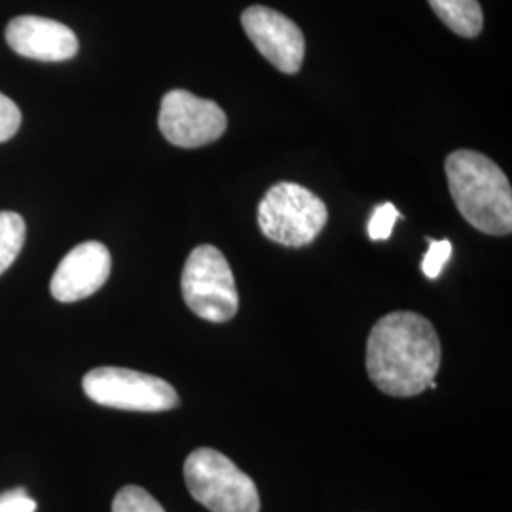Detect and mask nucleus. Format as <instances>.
I'll list each match as a JSON object with an SVG mask.
<instances>
[{"mask_svg": "<svg viewBox=\"0 0 512 512\" xmlns=\"http://www.w3.org/2000/svg\"><path fill=\"white\" fill-rule=\"evenodd\" d=\"M241 25L256 50L264 55L277 71L296 74L302 69L306 40L293 19L268 6H249L241 14Z\"/></svg>", "mask_w": 512, "mask_h": 512, "instance_id": "obj_8", "label": "nucleus"}, {"mask_svg": "<svg viewBox=\"0 0 512 512\" xmlns=\"http://www.w3.org/2000/svg\"><path fill=\"white\" fill-rule=\"evenodd\" d=\"M442 349L435 327L414 311L384 315L366 342V372L391 397H414L435 380Z\"/></svg>", "mask_w": 512, "mask_h": 512, "instance_id": "obj_1", "label": "nucleus"}, {"mask_svg": "<svg viewBox=\"0 0 512 512\" xmlns=\"http://www.w3.org/2000/svg\"><path fill=\"white\" fill-rule=\"evenodd\" d=\"M37 503L23 488L0 494V512H35Z\"/></svg>", "mask_w": 512, "mask_h": 512, "instance_id": "obj_17", "label": "nucleus"}, {"mask_svg": "<svg viewBox=\"0 0 512 512\" xmlns=\"http://www.w3.org/2000/svg\"><path fill=\"white\" fill-rule=\"evenodd\" d=\"M181 289L186 306L211 323H226L236 317L238 289L232 268L217 247H196L184 264Z\"/></svg>", "mask_w": 512, "mask_h": 512, "instance_id": "obj_5", "label": "nucleus"}, {"mask_svg": "<svg viewBox=\"0 0 512 512\" xmlns=\"http://www.w3.org/2000/svg\"><path fill=\"white\" fill-rule=\"evenodd\" d=\"M82 387L93 403L116 410L165 412L179 406V395L173 385L129 368H93L84 376Z\"/></svg>", "mask_w": 512, "mask_h": 512, "instance_id": "obj_6", "label": "nucleus"}, {"mask_svg": "<svg viewBox=\"0 0 512 512\" xmlns=\"http://www.w3.org/2000/svg\"><path fill=\"white\" fill-rule=\"evenodd\" d=\"M399 219V211L393 203H382L374 209L368 222V238L372 241H385L391 238L393 226Z\"/></svg>", "mask_w": 512, "mask_h": 512, "instance_id": "obj_14", "label": "nucleus"}, {"mask_svg": "<svg viewBox=\"0 0 512 512\" xmlns=\"http://www.w3.org/2000/svg\"><path fill=\"white\" fill-rule=\"evenodd\" d=\"M429 6L459 37L475 38L482 33L484 14L478 0H429Z\"/></svg>", "mask_w": 512, "mask_h": 512, "instance_id": "obj_11", "label": "nucleus"}, {"mask_svg": "<svg viewBox=\"0 0 512 512\" xmlns=\"http://www.w3.org/2000/svg\"><path fill=\"white\" fill-rule=\"evenodd\" d=\"M158 124L171 145L200 148L215 143L224 135L228 118L215 101L202 99L186 90H171L162 99Z\"/></svg>", "mask_w": 512, "mask_h": 512, "instance_id": "obj_7", "label": "nucleus"}, {"mask_svg": "<svg viewBox=\"0 0 512 512\" xmlns=\"http://www.w3.org/2000/svg\"><path fill=\"white\" fill-rule=\"evenodd\" d=\"M112 512H165L164 507L139 486H124L112 501Z\"/></svg>", "mask_w": 512, "mask_h": 512, "instance_id": "obj_13", "label": "nucleus"}, {"mask_svg": "<svg viewBox=\"0 0 512 512\" xmlns=\"http://www.w3.org/2000/svg\"><path fill=\"white\" fill-rule=\"evenodd\" d=\"M329 220L325 202L296 183H277L258 205L262 234L285 247H306L323 232Z\"/></svg>", "mask_w": 512, "mask_h": 512, "instance_id": "obj_4", "label": "nucleus"}, {"mask_svg": "<svg viewBox=\"0 0 512 512\" xmlns=\"http://www.w3.org/2000/svg\"><path fill=\"white\" fill-rule=\"evenodd\" d=\"M450 256H452V243L448 239H440V241L431 239L429 241V251L425 253L423 260H421V270H423L425 277L437 279L442 274L446 262L450 260Z\"/></svg>", "mask_w": 512, "mask_h": 512, "instance_id": "obj_15", "label": "nucleus"}, {"mask_svg": "<svg viewBox=\"0 0 512 512\" xmlns=\"http://www.w3.org/2000/svg\"><path fill=\"white\" fill-rule=\"evenodd\" d=\"M8 46L35 61H67L78 52V38L67 25L38 16H19L6 27Z\"/></svg>", "mask_w": 512, "mask_h": 512, "instance_id": "obj_10", "label": "nucleus"}, {"mask_svg": "<svg viewBox=\"0 0 512 512\" xmlns=\"http://www.w3.org/2000/svg\"><path fill=\"white\" fill-rule=\"evenodd\" d=\"M188 492L211 512H258L260 497L251 476L217 450L198 448L184 461Z\"/></svg>", "mask_w": 512, "mask_h": 512, "instance_id": "obj_3", "label": "nucleus"}, {"mask_svg": "<svg viewBox=\"0 0 512 512\" xmlns=\"http://www.w3.org/2000/svg\"><path fill=\"white\" fill-rule=\"evenodd\" d=\"M444 167L463 219L488 236L511 234L512 188L503 169L475 150L452 152Z\"/></svg>", "mask_w": 512, "mask_h": 512, "instance_id": "obj_2", "label": "nucleus"}, {"mask_svg": "<svg viewBox=\"0 0 512 512\" xmlns=\"http://www.w3.org/2000/svg\"><path fill=\"white\" fill-rule=\"evenodd\" d=\"M21 126V110L18 105L0 93V143L10 141Z\"/></svg>", "mask_w": 512, "mask_h": 512, "instance_id": "obj_16", "label": "nucleus"}, {"mask_svg": "<svg viewBox=\"0 0 512 512\" xmlns=\"http://www.w3.org/2000/svg\"><path fill=\"white\" fill-rule=\"evenodd\" d=\"M25 220L14 211H0V275L18 258L25 243Z\"/></svg>", "mask_w": 512, "mask_h": 512, "instance_id": "obj_12", "label": "nucleus"}, {"mask_svg": "<svg viewBox=\"0 0 512 512\" xmlns=\"http://www.w3.org/2000/svg\"><path fill=\"white\" fill-rule=\"evenodd\" d=\"M112 258L99 241L76 245L59 262L50 291L59 302H78L97 293L109 279Z\"/></svg>", "mask_w": 512, "mask_h": 512, "instance_id": "obj_9", "label": "nucleus"}]
</instances>
